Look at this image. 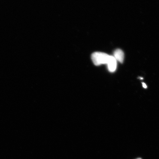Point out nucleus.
<instances>
[{
	"mask_svg": "<svg viewBox=\"0 0 159 159\" xmlns=\"http://www.w3.org/2000/svg\"><path fill=\"white\" fill-rule=\"evenodd\" d=\"M110 55L102 52H95L91 56V58L94 64L99 66L102 64H107L110 58Z\"/></svg>",
	"mask_w": 159,
	"mask_h": 159,
	"instance_id": "obj_1",
	"label": "nucleus"
},
{
	"mask_svg": "<svg viewBox=\"0 0 159 159\" xmlns=\"http://www.w3.org/2000/svg\"><path fill=\"white\" fill-rule=\"evenodd\" d=\"M108 70L111 72H114L116 70L117 67V61L114 56H110L108 63Z\"/></svg>",
	"mask_w": 159,
	"mask_h": 159,
	"instance_id": "obj_2",
	"label": "nucleus"
},
{
	"mask_svg": "<svg viewBox=\"0 0 159 159\" xmlns=\"http://www.w3.org/2000/svg\"><path fill=\"white\" fill-rule=\"evenodd\" d=\"M114 57L116 61H118L119 62L122 63L124 62V52L120 49H117L114 52Z\"/></svg>",
	"mask_w": 159,
	"mask_h": 159,
	"instance_id": "obj_3",
	"label": "nucleus"
},
{
	"mask_svg": "<svg viewBox=\"0 0 159 159\" xmlns=\"http://www.w3.org/2000/svg\"><path fill=\"white\" fill-rule=\"evenodd\" d=\"M144 89H146L147 88V86L146 84L144 83H142Z\"/></svg>",
	"mask_w": 159,
	"mask_h": 159,
	"instance_id": "obj_4",
	"label": "nucleus"
},
{
	"mask_svg": "<svg viewBox=\"0 0 159 159\" xmlns=\"http://www.w3.org/2000/svg\"><path fill=\"white\" fill-rule=\"evenodd\" d=\"M136 159H142L141 158H137Z\"/></svg>",
	"mask_w": 159,
	"mask_h": 159,
	"instance_id": "obj_5",
	"label": "nucleus"
}]
</instances>
